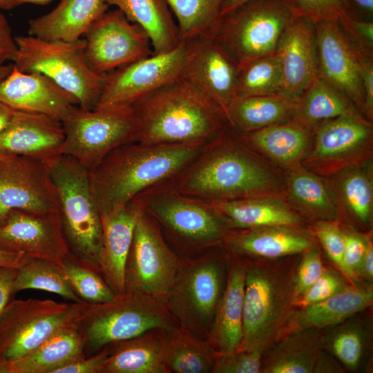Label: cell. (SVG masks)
Returning a JSON list of instances; mask_svg holds the SVG:
<instances>
[{
  "instance_id": "obj_42",
  "label": "cell",
  "mask_w": 373,
  "mask_h": 373,
  "mask_svg": "<svg viewBox=\"0 0 373 373\" xmlns=\"http://www.w3.org/2000/svg\"><path fill=\"white\" fill-rule=\"evenodd\" d=\"M281 86V66L276 52L239 66L236 97L279 94Z\"/></svg>"
},
{
  "instance_id": "obj_7",
  "label": "cell",
  "mask_w": 373,
  "mask_h": 373,
  "mask_svg": "<svg viewBox=\"0 0 373 373\" xmlns=\"http://www.w3.org/2000/svg\"><path fill=\"white\" fill-rule=\"evenodd\" d=\"M13 65L25 73L46 75L75 97L78 106L93 109L102 93L104 75L93 72L84 58L85 39L46 40L30 35L15 36Z\"/></svg>"
},
{
  "instance_id": "obj_40",
  "label": "cell",
  "mask_w": 373,
  "mask_h": 373,
  "mask_svg": "<svg viewBox=\"0 0 373 373\" xmlns=\"http://www.w3.org/2000/svg\"><path fill=\"white\" fill-rule=\"evenodd\" d=\"M326 332V331H325ZM366 330L362 323L352 317L327 329L321 334L323 348L332 354L350 370H356L363 358L366 345Z\"/></svg>"
},
{
  "instance_id": "obj_47",
  "label": "cell",
  "mask_w": 373,
  "mask_h": 373,
  "mask_svg": "<svg viewBox=\"0 0 373 373\" xmlns=\"http://www.w3.org/2000/svg\"><path fill=\"white\" fill-rule=\"evenodd\" d=\"M349 287L343 278L332 270L325 269L320 278L297 300L300 308L322 301Z\"/></svg>"
},
{
  "instance_id": "obj_44",
  "label": "cell",
  "mask_w": 373,
  "mask_h": 373,
  "mask_svg": "<svg viewBox=\"0 0 373 373\" xmlns=\"http://www.w3.org/2000/svg\"><path fill=\"white\" fill-rule=\"evenodd\" d=\"M339 191L349 211L361 222L370 221L373 204L370 173L363 168L350 169L340 179Z\"/></svg>"
},
{
  "instance_id": "obj_59",
  "label": "cell",
  "mask_w": 373,
  "mask_h": 373,
  "mask_svg": "<svg viewBox=\"0 0 373 373\" xmlns=\"http://www.w3.org/2000/svg\"><path fill=\"white\" fill-rule=\"evenodd\" d=\"M351 6L356 15L365 19H372L373 14V0H350Z\"/></svg>"
},
{
  "instance_id": "obj_38",
  "label": "cell",
  "mask_w": 373,
  "mask_h": 373,
  "mask_svg": "<svg viewBox=\"0 0 373 373\" xmlns=\"http://www.w3.org/2000/svg\"><path fill=\"white\" fill-rule=\"evenodd\" d=\"M174 13L181 41L197 37L213 38L224 0H165Z\"/></svg>"
},
{
  "instance_id": "obj_33",
  "label": "cell",
  "mask_w": 373,
  "mask_h": 373,
  "mask_svg": "<svg viewBox=\"0 0 373 373\" xmlns=\"http://www.w3.org/2000/svg\"><path fill=\"white\" fill-rule=\"evenodd\" d=\"M153 329L137 337L108 345L102 373H167L162 337Z\"/></svg>"
},
{
  "instance_id": "obj_22",
  "label": "cell",
  "mask_w": 373,
  "mask_h": 373,
  "mask_svg": "<svg viewBox=\"0 0 373 373\" xmlns=\"http://www.w3.org/2000/svg\"><path fill=\"white\" fill-rule=\"evenodd\" d=\"M276 52L282 71L280 94L297 99L316 77L315 23L305 17H295L282 34Z\"/></svg>"
},
{
  "instance_id": "obj_18",
  "label": "cell",
  "mask_w": 373,
  "mask_h": 373,
  "mask_svg": "<svg viewBox=\"0 0 373 373\" xmlns=\"http://www.w3.org/2000/svg\"><path fill=\"white\" fill-rule=\"evenodd\" d=\"M0 249L59 266L70 254L60 213L11 211L0 224Z\"/></svg>"
},
{
  "instance_id": "obj_17",
  "label": "cell",
  "mask_w": 373,
  "mask_h": 373,
  "mask_svg": "<svg viewBox=\"0 0 373 373\" xmlns=\"http://www.w3.org/2000/svg\"><path fill=\"white\" fill-rule=\"evenodd\" d=\"M184 41L187 57L180 79L204 95L227 116L237 96L238 65L211 37L201 36Z\"/></svg>"
},
{
  "instance_id": "obj_45",
  "label": "cell",
  "mask_w": 373,
  "mask_h": 373,
  "mask_svg": "<svg viewBox=\"0 0 373 373\" xmlns=\"http://www.w3.org/2000/svg\"><path fill=\"white\" fill-rule=\"evenodd\" d=\"M286 1L296 17H305L314 23L338 19L345 15L358 17L352 8L350 0Z\"/></svg>"
},
{
  "instance_id": "obj_56",
  "label": "cell",
  "mask_w": 373,
  "mask_h": 373,
  "mask_svg": "<svg viewBox=\"0 0 373 373\" xmlns=\"http://www.w3.org/2000/svg\"><path fill=\"white\" fill-rule=\"evenodd\" d=\"M343 370L337 361L332 358L328 354L323 351L318 354L315 362L313 372L314 373H334L343 372Z\"/></svg>"
},
{
  "instance_id": "obj_60",
  "label": "cell",
  "mask_w": 373,
  "mask_h": 373,
  "mask_svg": "<svg viewBox=\"0 0 373 373\" xmlns=\"http://www.w3.org/2000/svg\"><path fill=\"white\" fill-rule=\"evenodd\" d=\"M52 0H0V10H9L21 5L30 3L38 6H46Z\"/></svg>"
},
{
  "instance_id": "obj_9",
  "label": "cell",
  "mask_w": 373,
  "mask_h": 373,
  "mask_svg": "<svg viewBox=\"0 0 373 373\" xmlns=\"http://www.w3.org/2000/svg\"><path fill=\"white\" fill-rule=\"evenodd\" d=\"M85 303L35 298L9 302L0 314V367L21 358L61 328L75 323Z\"/></svg>"
},
{
  "instance_id": "obj_41",
  "label": "cell",
  "mask_w": 373,
  "mask_h": 373,
  "mask_svg": "<svg viewBox=\"0 0 373 373\" xmlns=\"http://www.w3.org/2000/svg\"><path fill=\"white\" fill-rule=\"evenodd\" d=\"M288 186L293 200L309 213L321 218L337 216L336 202L329 188L318 176L296 171L291 173Z\"/></svg>"
},
{
  "instance_id": "obj_62",
  "label": "cell",
  "mask_w": 373,
  "mask_h": 373,
  "mask_svg": "<svg viewBox=\"0 0 373 373\" xmlns=\"http://www.w3.org/2000/svg\"><path fill=\"white\" fill-rule=\"evenodd\" d=\"M248 1L249 0H224L221 9V15L230 12Z\"/></svg>"
},
{
  "instance_id": "obj_6",
  "label": "cell",
  "mask_w": 373,
  "mask_h": 373,
  "mask_svg": "<svg viewBox=\"0 0 373 373\" xmlns=\"http://www.w3.org/2000/svg\"><path fill=\"white\" fill-rule=\"evenodd\" d=\"M50 175L70 253L99 271L103 227L90 189L89 170L73 157L61 155L50 166Z\"/></svg>"
},
{
  "instance_id": "obj_25",
  "label": "cell",
  "mask_w": 373,
  "mask_h": 373,
  "mask_svg": "<svg viewBox=\"0 0 373 373\" xmlns=\"http://www.w3.org/2000/svg\"><path fill=\"white\" fill-rule=\"evenodd\" d=\"M108 7L105 0H59L50 12L28 21V34L46 40L75 41Z\"/></svg>"
},
{
  "instance_id": "obj_19",
  "label": "cell",
  "mask_w": 373,
  "mask_h": 373,
  "mask_svg": "<svg viewBox=\"0 0 373 373\" xmlns=\"http://www.w3.org/2000/svg\"><path fill=\"white\" fill-rule=\"evenodd\" d=\"M314 130V148L309 160L320 172L332 173L350 164L372 144V124L359 113L323 122Z\"/></svg>"
},
{
  "instance_id": "obj_2",
  "label": "cell",
  "mask_w": 373,
  "mask_h": 373,
  "mask_svg": "<svg viewBox=\"0 0 373 373\" xmlns=\"http://www.w3.org/2000/svg\"><path fill=\"white\" fill-rule=\"evenodd\" d=\"M206 144L130 142L113 150L89 171L90 189L101 218L175 175Z\"/></svg>"
},
{
  "instance_id": "obj_34",
  "label": "cell",
  "mask_w": 373,
  "mask_h": 373,
  "mask_svg": "<svg viewBox=\"0 0 373 373\" xmlns=\"http://www.w3.org/2000/svg\"><path fill=\"white\" fill-rule=\"evenodd\" d=\"M297 99L282 94L236 97L227 114L230 126L240 133L292 119Z\"/></svg>"
},
{
  "instance_id": "obj_39",
  "label": "cell",
  "mask_w": 373,
  "mask_h": 373,
  "mask_svg": "<svg viewBox=\"0 0 373 373\" xmlns=\"http://www.w3.org/2000/svg\"><path fill=\"white\" fill-rule=\"evenodd\" d=\"M39 289L58 294L75 303L82 300L73 289L62 267L50 262L26 258L18 269L13 293Z\"/></svg>"
},
{
  "instance_id": "obj_50",
  "label": "cell",
  "mask_w": 373,
  "mask_h": 373,
  "mask_svg": "<svg viewBox=\"0 0 373 373\" xmlns=\"http://www.w3.org/2000/svg\"><path fill=\"white\" fill-rule=\"evenodd\" d=\"M316 231L327 256L343 271V257L345 247L344 233L336 225L325 221L316 224Z\"/></svg>"
},
{
  "instance_id": "obj_53",
  "label": "cell",
  "mask_w": 373,
  "mask_h": 373,
  "mask_svg": "<svg viewBox=\"0 0 373 373\" xmlns=\"http://www.w3.org/2000/svg\"><path fill=\"white\" fill-rule=\"evenodd\" d=\"M108 352L106 346L88 358L84 356L56 370L54 373H102Z\"/></svg>"
},
{
  "instance_id": "obj_46",
  "label": "cell",
  "mask_w": 373,
  "mask_h": 373,
  "mask_svg": "<svg viewBox=\"0 0 373 373\" xmlns=\"http://www.w3.org/2000/svg\"><path fill=\"white\" fill-rule=\"evenodd\" d=\"M264 352L237 349L229 353L216 354L211 372L259 373Z\"/></svg>"
},
{
  "instance_id": "obj_51",
  "label": "cell",
  "mask_w": 373,
  "mask_h": 373,
  "mask_svg": "<svg viewBox=\"0 0 373 373\" xmlns=\"http://www.w3.org/2000/svg\"><path fill=\"white\" fill-rule=\"evenodd\" d=\"M345 247L343 257V272L354 279L360 273L368 239L354 232H343Z\"/></svg>"
},
{
  "instance_id": "obj_57",
  "label": "cell",
  "mask_w": 373,
  "mask_h": 373,
  "mask_svg": "<svg viewBox=\"0 0 373 373\" xmlns=\"http://www.w3.org/2000/svg\"><path fill=\"white\" fill-rule=\"evenodd\" d=\"M25 259L26 256L21 252H12L0 249V267L19 268Z\"/></svg>"
},
{
  "instance_id": "obj_11",
  "label": "cell",
  "mask_w": 373,
  "mask_h": 373,
  "mask_svg": "<svg viewBox=\"0 0 373 373\" xmlns=\"http://www.w3.org/2000/svg\"><path fill=\"white\" fill-rule=\"evenodd\" d=\"M132 201L192 246H209L228 234L229 228L209 202L180 193L163 182L144 191Z\"/></svg>"
},
{
  "instance_id": "obj_4",
  "label": "cell",
  "mask_w": 373,
  "mask_h": 373,
  "mask_svg": "<svg viewBox=\"0 0 373 373\" xmlns=\"http://www.w3.org/2000/svg\"><path fill=\"white\" fill-rule=\"evenodd\" d=\"M294 275L276 264L246 265L242 338L238 349L265 351L280 336L296 305Z\"/></svg>"
},
{
  "instance_id": "obj_16",
  "label": "cell",
  "mask_w": 373,
  "mask_h": 373,
  "mask_svg": "<svg viewBox=\"0 0 373 373\" xmlns=\"http://www.w3.org/2000/svg\"><path fill=\"white\" fill-rule=\"evenodd\" d=\"M12 211L60 213L49 166L27 156L0 159V224Z\"/></svg>"
},
{
  "instance_id": "obj_64",
  "label": "cell",
  "mask_w": 373,
  "mask_h": 373,
  "mask_svg": "<svg viewBox=\"0 0 373 373\" xmlns=\"http://www.w3.org/2000/svg\"><path fill=\"white\" fill-rule=\"evenodd\" d=\"M8 155H6V154L0 153V159L5 158V157H6Z\"/></svg>"
},
{
  "instance_id": "obj_37",
  "label": "cell",
  "mask_w": 373,
  "mask_h": 373,
  "mask_svg": "<svg viewBox=\"0 0 373 373\" xmlns=\"http://www.w3.org/2000/svg\"><path fill=\"white\" fill-rule=\"evenodd\" d=\"M163 332L164 358L170 372H211L216 353L207 340L179 326Z\"/></svg>"
},
{
  "instance_id": "obj_29",
  "label": "cell",
  "mask_w": 373,
  "mask_h": 373,
  "mask_svg": "<svg viewBox=\"0 0 373 373\" xmlns=\"http://www.w3.org/2000/svg\"><path fill=\"white\" fill-rule=\"evenodd\" d=\"M278 338L262 357L260 372L312 373L323 349L320 329L298 328Z\"/></svg>"
},
{
  "instance_id": "obj_13",
  "label": "cell",
  "mask_w": 373,
  "mask_h": 373,
  "mask_svg": "<svg viewBox=\"0 0 373 373\" xmlns=\"http://www.w3.org/2000/svg\"><path fill=\"white\" fill-rule=\"evenodd\" d=\"M157 222L140 207L125 269V291L164 303L180 267Z\"/></svg>"
},
{
  "instance_id": "obj_54",
  "label": "cell",
  "mask_w": 373,
  "mask_h": 373,
  "mask_svg": "<svg viewBox=\"0 0 373 373\" xmlns=\"http://www.w3.org/2000/svg\"><path fill=\"white\" fill-rule=\"evenodd\" d=\"M17 52L15 36L6 17L0 11V65L13 61Z\"/></svg>"
},
{
  "instance_id": "obj_8",
  "label": "cell",
  "mask_w": 373,
  "mask_h": 373,
  "mask_svg": "<svg viewBox=\"0 0 373 373\" xmlns=\"http://www.w3.org/2000/svg\"><path fill=\"white\" fill-rule=\"evenodd\" d=\"M295 17L286 0H249L221 15L213 39L239 66L275 53Z\"/></svg>"
},
{
  "instance_id": "obj_12",
  "label": "cell",
  "mask_w": 373,
  "mask_h": 373,
  "mask_svg": "<svg viewBox=\"0 0 373 373\" xmlns=\"http://www.w3.org/2000/svg\"><path fill=\"white\" fill-rule=\"evenodd\" d=\"M62 155L91 171L117 147L133 142L135 118L131 107L84 109L75 106L61 122Z\"/></svg>"
},
{
  "instance_id": "obj_27",
  "label": "cell",
  "mask_w": 373,
  "mask_h": 373,
  "mask_svg": "<svg viewBox=\"0 0 373 373\" xmlns=\"http://www.w3.org/2000/svg\"><path fill=\"white\" fill-rule=\"evenodd\" d=\"M75 323L61 328L21 358L1 366L0 373H54L86 356L84 338Z\"/></svg>"
},
{
  "instance_id": "obj_32",
  "label": "cell",
  "mask_w": 373,
  "mask_h": 373,
  "mask_svg": "<svg viewBox=\"0 0 373 373\" xmlns=\"http://www.w3.org/2000/svg\"><path fill=\"white\" fill-rule=\"evenodd\" d=\"M127 19L140 25L149 36L152 55L168 52L180 43L179 30L165 0H105Z\"/></svg>"
},
{
  "instance_id": "obj_1",
  "label": "cell",
  "mask_w": 373,
  "mask_h": 373,
  "mask_svg": "<svg viewBox=\"0 0 373 373\" xmlns=\"http://www.w3.org/2000/svg\"><path fill=\"white\" fill-rule=\"evenodd\" d=\"M245 146L229 125L185 167L162 182L205 202L270 197L277 190L276 178Z\"/></svg>"
},
{
  "instance_id": "obj_63",
  "label": "cell",
  "mask_w": 373,
  "mask_h": 373,
  "mask_svg": "<svg viewBox=\"0 0 373 373\" xmlns=\"http://www.w3.org/2000/svg\"><path fill=\"white\" fill-rule=\"evenodd\" d=\"M13 68V64L0 65V83L8 75Z\"/></svg>"
},
{
  "instance_id": "obj_28",
  "label": "cell",
  "mask_w": 373,
  "mask_h": 373,
  "mask_svg": "<svg viewBox=\"0 0 373 373\" xmlns=\"http://www.w3.org/2000/svg\"><path fill=\"white\" fill-rule=\"evenodd\" d=\"M223 240L236 254L271 259L305 252L313 247L308 235L284 226L249 229L240 233L227 234Z\"/></svg>"
},
{
  "instance_id": "obj_35",
  "label": "cell",
  "mask_w": 373,
  "mask_h": 373,
  "mask_svg": "<svg viewBox=\"0 0 373 373\" xmlns=\"http://www.w3.org/2000/svg\"><path fill=\"white\" fill-rule=\"evenodd\" d=\"M246 144L256 147L274 160L293 164L304 155L309 143V129L294 119L241 133Z\"/></svg>"
},
{
  "instance_id": "obj_20",
  "label": "cell",
  "mask_w": 373,
  "mask_h": 373,
  "mask_svg": "<svg viewBox=\"0 0 373 373\" xmlns=\"http://www.w3.org/2000/svg\"><path fill=\"white\" fill-rule=\"evenodd\" d=\"M318 64L316 77L345 95L362 115L364 94L355 52L338 19L315 23Z\"/></svg>"
},
{
  "instance_id": "obj_31",
  "label": "cell",
  "mask_w": 373,
  "mask_h": 373,
  "mask_svg": "<svg viewBox=\"0 0 373 373\" xmlns=\"http://www.w3.org/2000/svg\"><path fill=\"white\" fill-rule=\"evenodd\" d=\"M372 291L354 287L293 312L283 332L298 328L327 329L370 306Z\"/></svg>"
},
{
  "instance_id": "obj_55",
  "label": "cell",
  "mask_w": 373,
  "mask_h": 373,
  "mask_svg": "<svg viewBox=\"0 0 373 373\" xmlns=\"http://www.w3.org/2000/svg\"><path fill=\"white\" fill-rule=\"evenodd\" d=\"M19 268L0 267V314L14 294L13 287Z\"/></svg>"
},
{
  "instance_id": "obj_24",
  "label": "cell",
  "mask_w": 373,
  "mask_h": 373,
  "mask_svg": "<svg viewBox=\"0 0 373 373\" xmlns=\"http://www.w3.org/2000/svg\"><path fill=\"white\" fill-rule=\"evenodd\" d=\"M140 206L131 201L124 208L102 217L103 242L99 271L116 295L125 292V269Z\"/></svg>"
},
{
  "instance_id": "obj_3",
  "label": "cell",
  "mask_w": 373,
  "mask_h": 373,
  "mask_svg": "<svg viewBox=\"0 0 373 373\" xmlns=\"http://www.w3.org/2000/svg\"><path fill=\"white\" fill-rule=\"evenodd\" d=\"M135 118L133 142L206 144L229 124L226 115L180 78L131 106Z\"/></svg>"
},
{
  "instance_id": "obj_15",
  "label": "cell",
  "mask_w": 373,
  "mask_h": 373,
  "mask_svg": "<svg viewBox=\"0 0 373 373\" xmlns=\"http://www.w3.org/2000/svg\"><path fill=\"white\" fill-rule=\"evenodd\" d=\"M84 36L85 61L90 69L98 75H106L153 53L150 39L144 30L129 21L118 8L107 10Z\"/></svg>"
},
{
  "instance_id": "obj_48",
  "label": "cell",
  "mask_w": 373,
  "mask_h": 373,
  "mask_svg": "<svg viewBox=\"0 0 373 373\" xmlns=\"http://www.w3.org/2000/svg\"><path fill=\"white\" fill-rule=\"evenodd\" d=\"M294 275V294L297 300L320 278L325 269L320 251L314 247L304 252Z\"/></svg>"
},
{
  "instance_id": "obj_58",
  "label": "cell",
  "mask_w": 373,
  "mask_h": 373,
  "mask_svg": "<svg viewBox=\"0 0 373 373\" xmlns=\"http://www.w3.org/2000/svg\"><path fill=\"white\" fill-rule=\"evenodd\" d=\"M360 274L363 275L370 281L373 278V247L372 242L368 240L365 253L362 261Z\"/></svg>"
},
{
  "instance_id": "obj_30",
  "label": "cell",
  "mask_w": 373,
  "mask_h": 373,
  "mask_svg": "<svg viewBox=\"0 0 373 373\" xmlns=\"http://www.w3.org/2000/svg\"><path fill=\"white\" fill-rule=\"evenodd\" d=\"M227 227L249 229L265 227H294L300 218L285 204L268 197L207 202Z\"/></svg>"
},
{
  "instance_id": "obj_61",
  "label": "cell",
  "mask_w": 373,
  "mask_h": 373,
  "mask_svg": "<svg viewBox=\"0 0 373 373\" xmlns=\"http://www.w3.org/2000/svg\"><path fill=\"white\" fill-rule=\"evenodd\" d=\"M15 111L0 101V135L10 122Z\"/></svg>"
},
{
  "instance_id": "obj_26",
  "label": "cell",
  "mask_w": 373,
  "mask_h": 373,
  "mask_svg": "<svg viewBox=\"0 0 373 373\" xmlns=\"http://www.w3.org/2000/svg\"><path fill=\"white\" fill-rule=\"evenodd\" d=\"M246 265L236 263L222 291L207 341L216 354L231 352L242 338V312Z\"/></svg>"
},
{
  "instance_id": "obj_14",
  "label": "cell",
  "mask_w": 373,
  "mask_h": 373,
  "mask_svg": "<svg viewBox=\"0 0 373 373\" xmlns=\"http://www.w3.org/2000/svg\"><path fill=\"white\" fill-rule=\"evenodd\" d=\"M186 57V44L182 41L168 52L151 55L106 73L94 108L131 107L149 93L180 79Z\"/></svg>"
},
{
  "instance_id": "obj_21",
  "label": "cell",
  "mask_w": 373,
  "mask_h": 373,
  "mask_svg": "<svg viewBox=\"0 0 373 373\" xmlns=\"http://www.w3.org/2000/svg\"><path fill=\"white\" fill-rule=\"evenodd\" d=\"M62 122L50 116L15 111L0 135V153L32 157L50 167L62 155Z\"/></svg>"
},
{
  "instance_id": "obj_36",
  "label": "cell",
  "mask_w": 373,
  "mask_h": 373,
  "mask_svg": "<svg viewBox=\"0 0 373 373\" xmlns=\"http://www.w3.org/2000/svg\"><path fill=\"white\" fill-rule=\"evenodd\" d=\"M356 113L345 95L316 77L297 99L292 119L310 130L323 122Z\"/></svg>"
},
{
  "instance_id": "obj_49",
  "label": "cell",
  "mask_w": 373,
  "mask_h": 373,
  "mask_svg": "<svg viewBox=\"0 0 373 373\" xmlns=\"http://www.w3.org/2000/svg\"><path fill=\"white\" fill-rule=\"evenodd\" d=\"M340 27L349 42L359 49L373 52V23L353 15L338 18Z\"/></svg>"
},
{
  "instance_id": "obj_43",
  "label": "cell",
  "mask_w": 373,
  "mask_h": 373,
  "mask_svg": "<svg viewBox=\"0 0 373 373\" xmlns=\"http://www.w3.org/2000/svg\"><path fill=\"white\" fill-rule=\"evenodd\" d=\"M73 289L84 301L102 303L113 300L116 294L110 288L99 271L86 265L73 254L61 262Z\"/></svg>"
},
{
  "instance_id": "obj_5",
  "label": "cell",
  "mask_w": 373,
  "mask_h": 373,
  "mask_svg": "<svg viewBox=\"0 0 373 373\" xmlns=\"http://www.w3.org/2000/svg\"><path fill=\"white\" fill-rule=\"evenodd\" d=\"M75 323L84 338V352L88 356L111 344L151 330H167L178 326L164 303L128 291L106 303L86 302Z\"/></svg>"
},
{
  "instance_id": "obj_23",
  "label": "cell",
  "mask_w": 373,
  "mask_h": 373,
  "mask_svg": "<svg viewBox=\"0 0 373 373\" xmlns=\"http://www.w3.org/2000/svg\"><path fill=\"white\" fill-rule=\"evenodd\" d=\"M0 101L15 111L44 114L62 122L77 99L44 75L25 73L13 65L0 83Z\"/></svg>"
},
{
  "instance_id": "obj_52",
  "label": "cell",
  "mask_w": 373,
  "mask_h": 373,
  "mask_svg": "<svg viewBox=\"0 0 373 373\" xmlns=\"http://www.w3.org/2000/svg\"><path fill=\"white\" fill-rule=\"evenodd\" d=\"M352 45V44H351ZM356 57L364 94L365 115L369 120L373 117V52L352 45Z\"/></svg>"
},
{
  "instance_id": "obj_10",
  "label": "cell",
  "mask_w": 373,
  "mask_h": 373,
  "mask_svg": "<svg viewBox=\"0 0 373 373\" xmlns=\"http://www.w3.org/2000/svg\"><path fill=\"white\" fill-rule=\"evenodd\" d=\"M224 264L202 256L180 265L164 305L178 325L207 340L221 297Z\"/></svg>"
}]
</instances>
